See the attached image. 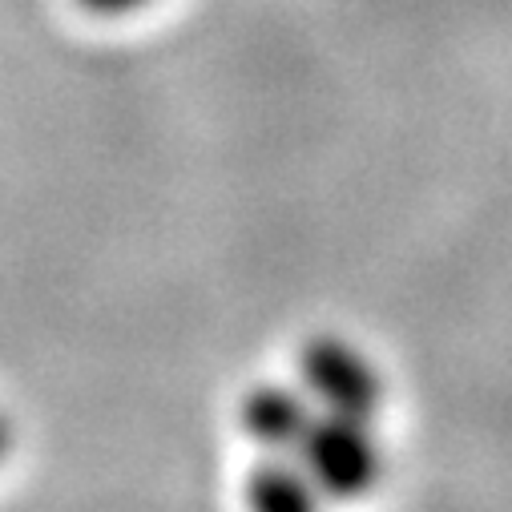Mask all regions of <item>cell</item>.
<instances>
[{"instance_id": "4", "label": "cell", "mask_w": 512, "mask_h": 512, "mask_svg": "<svg viewBox=\"0 0 512 512\" xmlns=\"http://www.w3.org/2000/svg\"><path fill=\"white\" fill-rule=\"evenodd\" d=\"M246 504L259 512H303L315 508V500L323 496L315 488V480L307 476L303 464H287V460H267L246 476Z\"/></svg>"}, {"instance_id": "1", "label": "cell", "mask_w": 512, "mask_h": 512, "mask_svg": "<svg viewBox=\"0 0 512 512\" xmlns=\"http://www.w3.org/2000/svg\"><path fill=\"white\" fill-rule=\"evenodd\" d=\"M299 383L319 412L375 420L383 408V375L339 335H315L299 351Z\"/></svg>"}, {"instance_id": "6", "label": "cell", "mask_w": 512, "mask_h": 512, "mask_svg": "<svg viewBox=\"0 0 512 512\" xmlns=\"http://www.w3.org/2000/svg\"><path fill=\"white\" fill-rule=\"evenodd\" d=\"M5 452H9V420L0 416V460H5Z\"/></svg>"}, {"instance_id": "3", "label": "cell", "mask_w": 512, "mask_h": 512, "mask_svg": "<svg viewBox=\"0 0 512 512\" xmlns=\"http://www.w3.org/2000/svg\"><path fill=\"white\" fill-rule=\"evenodd\" d=\"M319 408L307 392L283 388V383H259L238 400V424L242 432L271 452H299L307 428L315 424Z\"/></svg>"}, {"instance_id": "5", "label": "cell", "mask_w": 512, "mask_h": 512, "mask_svg": "<svg viewBox=\"0 0 512 512\" xmlns=\"http://www.w3.org/2000/svg\"><path fill=\"white\" fill-rule=\"evenodd\" d=\"M77 5L85 13H93V17H125V13L150 5V0H77Z\"/></svg>"}, {"instance_id": "2", "label": "cell", "mask_w": 512, "mask_h": 512, "mask_svg": "<svg viewBox=\"0 0 512 512\" xmlns=\"http://www.w3.org/2000/svg\"><path fill=\"white\" fill-rule=\"evenodd\" d=\"M295 456L323 496H359L383 472L371 420H355L339 412H319Z\"/></svg>"}]
</instances>
